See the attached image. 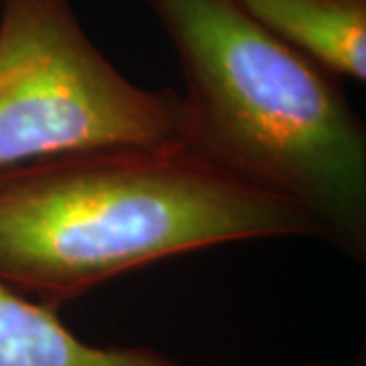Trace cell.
<instances>
[{
  "label": "cell",
  "mask_w": 366,
  "mask_h": 366,
  "mask_svg": "<svg viewBox=\"0 0 366 366\" xmlns=\"http://www.w3.org/2000/svg\"><path fill=\"white\" fill-rule=\"evenodd\" d=\"M279 236L317 238L300 206L185 144L92 149L0 169V281L55 312L144 264Z\"/></svg>",
  "instance_id": "obj_1"
},
{
  "label": "cell",
  "mask_w": 366,
  "mask_h": 366,
  "mask_svg": "<svg viewBox=\"0 0 366 366\" xmlns=\"http://www.w3.org/2000/svg\"><path fill=\"white\" fill-rule=\"evenodd\" d=\"M301 366H330L326 365V362H320V360H312V362H305V365Z\"/></svg>",
  "instance_id": "obj_6"
},
{
  "label": "cell",
  "mask_w": 366,
  "mask_h": 366,
  "mask_svg": "<svg viewBox=\"0 0 366 366\" xmlns=\"http://www.w3.org/2000/svg\"><path fill=\"white\" fill-rule=\"evenodd\" d=\"M185 129L182 96L124 78L71 0L0 2V169L92 149L185 144Z\"/></svg>",
  "instance_id": "obj_3"
},
{
  "label": "cell",
  "mask_w": 366,
  "mask_h": 366,
  "mask_svg": "<svg viewBox=\"0 0 366 366\" xmlns=\"http://www.w3.org/2000/svg\"><path fill=\"white\" fill-rule=\"evenodd\" d=\"M0 366H183L149 346H94L57 317L0 281Z\"/></svg>",
  "instance_id": "obj_5"
},
{
  "label": "cell",
  "mask_w": 366,
  "mask_h": 366,
  "mask_svg": "<svg viewBox=\"0 0 366 366\" xmlns=\"http://www.w3.org/2000/svg\"><path fill=\"white\" fill-rule=\"evenodd\" d=\"M0 2H2V0H0Z\"/></svg>",
  "instance_id": "obj_7"
},
{
  "label": "cell",
  "mask_w": 366,
  "mask_h": 366,
  "mask_svg": "<svg viewBox=\"0 0 366 366\" xmlns=\"http://www.w3.org/2000/svg\"><path fill=\"white\" fill-rule=\"evenodd\" d=\"M185 79V147L300 206L317 238L366 259V127L338 81L234 0H147Z\"/></svg>",
  "instance_id": "obj_2"
},
{
  "label": "cell",
  "mask_w": 366,
  "mask_h": 366,
  "mask_svg": "<svg viewBox=\"0 0 366 366\" xmlns=\"http://www.w3.org/2000/svg\"><path fill=\"white\" fill-rule=\"evenodd\" d=\"M262 29L332 76L365 81L366 0H234Z\"/></svg>",
  "instance_id": "obj_4"
}]
</instances>
